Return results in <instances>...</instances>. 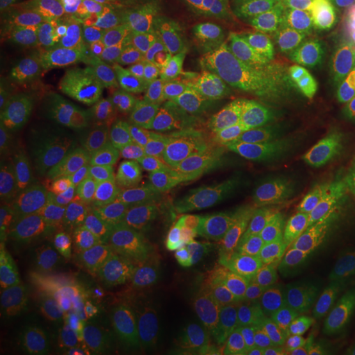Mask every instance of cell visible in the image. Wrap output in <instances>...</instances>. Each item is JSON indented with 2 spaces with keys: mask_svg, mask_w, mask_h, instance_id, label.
<instances>
[{
  "mask_svg": "<svg viewBox=\"0 0 355 355\" xmlns=\"http://www.w3.org/2000/svg\"><path fill=\"white\" fill-rule=\"evenodd\" d=\"M54 286L64 334L82 353L91 352L103 336L152 295L144 270L112 257L67 261Z\"/></svg>",
  "mask_w": 355,
  "mask_h": 355,
  "instance_id": "1",
  "label": "cell"
},
{
  "mask_svg": "<svg viewBox=\"0 0 355 355\" xmlns=\"http://www.w3.org/2000/svg\"><path fill=\"white\" fill-rule=\"evenodd\" d=\"M207 177L179 132L136 139L117 166L128 189L174 211H186L202 198Z\"/></svg>",
  "mask_w": 355,
  "mask_h": 355,
  "instance_id": "2",
  "label": "cell"
},
{
  "mask_svg": "<svg viewBox=\"0 0 355 355\" xmlns=\"http://www.w3.org/2000/svg\"><path fill=\"white\" fill-rule=\"evenodd\" d=\"M92 229L116 248L159 259L177 250V224L161 218L112 186H101L89 203Z\"/></svg>",
  "mask_w": 355,
  "mask_h": 355,
  "instance_id": "3",
  "label": "cell"
},
{
  "mask_svg": "<svg viewBox=\"0 0 355 355\" xmlns=\"http://www.w3.org/2000/svg\"><path fill=\"white\" fill-rule=\"evenodd\" d=\"M320 20L318 0H293L263 16L242 20L243 48L254 49L266 64H303Z\"/></svg>",
  "mask_w": 355,
  "mask_h": 355,
  "instance_id": "4",
  "label": "cell"
},
{
  "mask_svg": "<svg viewBox=\"0 0 355 355\" xmlns=\"http://www.w3.org/2000/svg\"><path fill=\"white\" fill-rule=\"evenodd\" d=\"M67 212V200L57 189L41 186L19 196L1 221L0 245L21 263L35 261L57 241Z\"/></svg>",
  "mask_w": 355,
  "mask_h": 355,
  "instance_id": "5",
  "label": "cell"
},
{
  "mask_svg": "<svg viewBox=\"0 0 355 355\" xmlns=\"http://www.w3.org/2000/svg\"><path fill=\"white\" fill-rule=\"evenodd\" d=\"M80 123L87 141L124 136L157 124L168 125L182 110L177 96L162 99L108 94L78 105Z\"/></svg>",
  "mask_w": 355,
  "mask_h": 355,
  "instance_id": "6",
  "label": "cell"
},
{
  "mask_svg": "<svg viewBox=\"0 0 355 355\" xmlns=\"http://www.w3.org/2000/svg\"><path fill=\"white\" fill-rule=\"evenodd\" d=\"M180 311L165 295H150L95 343L92 355L139 353L166 331L177 328Z\"/></svg>",
  "mask_w": 355,
  "mask_h": 355,
  "instance_id": "7",
  "label": "cell"
},
{
  "mask_svg": "<svg viewBox=\"0 0 355 355\" xmlns=\"http://www.w3.org/2000/svg\"><path fill=\"white\" fill-rule=\"evenodd\" d=\"M86 136L78 105L45 116L31 128L19 148L20 157L29 165L49 168L76 155Z\"/></svg>",
  "mask_w": 355,
  "mask_h": 355,
  "instance_id": "8",
  "label": "cell"
},
{
  "mask_svg": "<svg viewBox=\"0 0 355 355\" xmlns=\"http://www.w3.org/2000/svg\"><path fill=\"white\" fill-rule=\"evenodd\" d=\"M28 15L76 26L92 42L121 36L130 26L120 0H57L33 8Z\"/></svg>",
  "mask_w": 355,
  "mask_h": 355,
  "instance_id": "9",
  "label": "cell"
},
{
  "mask_svg": "<svg viewBox=\"0 0 355 355\" xmlns=\"http://www.w3.org/2000/svg\"><path fill=\"white\" fill-rule=\"evenodd\" d=\"M299 259L322 266L354 263L355 209L336 202L321 211Z\"/></svg>",
  "mask_w": 355,
  "mask_h": 355,
  "instance_id": "10",
  "label": "cell"
},
{
  "mask_svg": "<svg viewBox=\"0 0 355 355\" xmlns=\"http://www.w3.org/2000/svg\"><path fill=\"white\" fill-rule=\"evenodd\" d=\"M308 61L318 71L343 110L355 107V46L331 33L316 31L306 49Z\"/></svg>",
  "mask_w": 355,
  "mask_h": 355,
  "instance_id": "11",
  "label": "cell"
},
{
  "mask_svg": "<svg viewBox=\"0 0 355 355\" xmlns=\"http://www.w3.org/2000/svg\"><path fill=\"white\" fill-rule=\"evenodd\" d=\"M19 16H23L24 20L12 26L8 33L3 69L26 54L78 51L92 42L85 32L71 24L40 19L26 12Z\"/></svg>",
  "mask_w": 355,
  "mask_h": 355,
  "instance_id": "12",
  "label": "cell"
},
{
  "mask_svg": "<svg viewBox=\"0 0 355 355\" xmlns=\"http://www.w3.org/2000/svg\"><path fill=\"white\" fill-rule=\"evenodd\" d=\"M321 209L309 208L291 200H275L262 223L258 241L274 253L299 259Z\"/></svg>",
  "mask_w": 355,
  "mask_h": 355,
  "instance_id": "13",
  "label": "cell"
},
{
  "mask_svg": "<svg viewBox=\"0 0 355 355\" xmlns=\"http://www.w3.org/2000/svg\"><path fill=\"white\" fill-rule=\"evenodd\" d=\"M130 38L136 51L135 64L110 94L174 99L177 92L166 80L164 41L145 31Z\"/></svg>",
  "mask_w": 355,
  "mask_h": 355,
  "instance_id": "14",
  "label": "cell"
},
{
  "mask_svg": "<svg viewBox=\"0 0 355 355\" xmlns=\"http://www.w3.org/2000/svg\"><path fill=\"white\" fill-rule=\"evenodd\" d=\"M168 127L184 136L191 152L208 175L236 177L239 167L227 135L207 123L202 116L180 110Z\"/></svg>",
  "mask_w": 355,
  "mask_h": 355,
  "instance_id": "15",
  "label": "cell"
},
{
  "mask_svg": "<svg viewBox=\"0 0 355 355\" xmlns=\"http://www.w3.org/2000/svg\"><path fill=\"white\" fill-rule=\"evenodd\" d=\"M79 51V49H78ZM78 51L32 53L4 67L15 80L42 94H70L76 86Z\"/></svg>",
  "mask_w": 355,
  "mask_h": 355,
  "instance_id": "16",
  "label": "cell"
},
{
  "mask_svg": "<svg viewBox=\"0 0 355 355\" xmlns=\"http://www.w3.org/2000/svg\"><path fill=\"white\" fill-rule=\"evenodd\" d=\"M233 221L221 196L216 195L200 198L175 224L179 239L187 242L191 250H214L221 254L232 241Z\"/></svg>",
  "mask_w": 355,
  "mask_h": 355,
  "instance_id": "17",
  "label": "cell"
},
{
  "mask_svg": "<svg viewBox=\"0 0 355 355\" xmlns=\"http://www.w3.org/2000/svg\"><path fill=\"white\" fill-rule=\"evenodd\" d=\"M220 284V254L191 250L162 282L166 297L179 311L192 304Z\"/></svg>",
  "mask_w": 355,
  "mask_h": 355,
  "instance_id": "18",
  "label": "cell"
},
{
  "mask_svg": "<svg viewBox=\"0 0 355 355\" xmlns=\"http://www.w3.org/2000/svg\"><path fill=\"white\" fill-rule=\"evenodd\" d=\"M225 135L242 177L262 187H280L291 183L297 167L288 158L268 152L239 128H229Z\"/></svg>",
  "mask_w": 355,
  "mask_h": 355,
  "instance_id": "19",
  "label": "cell"
},
{
  "mask_svg": "<svg viewBox=\"0 0 355 355\" xmlns=\"http://www.w3.org/2000/svg\"><path fill=\"white\" fill-rule=\"evenodd\" d=\"M265 283L258 246L239 239L229 242L220 255V284L224 290L241 299Z\"/></svg>",
  "mask_w": 355,
  "mask_h": 355,
  "instance_id": "20",
  "label": "cell"
},
{
  "mask_svg": "<svg viewBox=\"0 0 355 355\" xmlns=\"http://www.w3.org/2000/svg\"><path fill=\"white\" fill-rule=\"evenodd\" d=\"M240 312L239 299L232 296L221 284H218L180 311L178 328L225 333L233 327Z\"/></svg>",
  "mask_w": 355,
  "mask_h": 355,
  "instance_id": "21",
  "label": "cell"
},
{
  "mask_svg": "<svg viewBox=\"0 0 355 355\" xmlns=\"http://www.w3.org/2000/svg\"><path fill=\"white\" fill-rule=\"evenodd\" d=\"M23 324L32 355H67L61 318L46 297L37 296L28 304Z\"/></svg>",
  "mask_w": 355,
  "mask_h": 355,
  "instance_id": "22",
  "label": "cell"
},
{
  "mask_svg": "<svg viewBox=\"0 0 355 355\" xmlns=\"http://www.w3.org/2000/svg\"><path fill=\"white\" fill-rule=\"evenodd\" d=\"M313 73L309 61L291 66L263 62L250 79L249 87L265 89L290 110L311 82Z\"/></svg>",
  "mask_w": 355,
  "mask_h": 355,
  "instance_id": "23",
  "label": "cell"
},
{
  "mask_svg": "<svg viewBox=\"0 0 355 355\" xmlns=\"http://www.w3.org/2000/svg\"><path fill=\"white\" fill-rule=\"evenodd\" d=\"M236 16L224 8L211 10L190 51L216 60L243 48L242 21L234 20Z\"/></svg>",
  "mask_w": 355,
  "mask_h": 355,
  "instance_id": "24",
  "label": "cell"
},
{
  "mask_svg": "<svg viewBox=\"0 0 355 355\" xmlns=\"http://www.w3.org/2000/svg\"><path fill=\"white\" fill-rule=\"evenodd\" d=\"M220 196L232 218L245 227L262 225L275 202L262 186L243 177L229 182Z\"/></svg>",
  "mask_w": 355,
  "mask_h": 355,
  "instance_id": "25",
  "label": "cell"
},
{
  "mask_svg": "<svg viewBox=\"0 0 355 355\" xmlns=\"http://www.w3.org/2000/svg\"><path fill=\"white\" fill-rule=\"evenodd\" d=\"M263 64L261 55L252 48H241L224 57L212 60L204 82L211 92H224L249 85Z\"/></svg>",
  "mask_w": 355,
  "mask_h": 355,
  "instance_id": "26",
  "label": "cell"
},
{
  "mask_svg": "<svg viewBox=\"0 0 355 355\" xmlns=\"http://www.w3.org/2000/svg\"><path fill=\"white\" fill-rule=\"evenodd\" d=\"M338 282L340 274L337 268L311 265L288 293L292 311H302L324 318L327 304Z\"/></svg>",
  "mask_w": 355,
  "mask_h": 355,
  "instance_id": "27",
  "label": "cell"
},
{
  "mask_svg": "<svg viewBox=\"0 0 355 355\" xmlns=\"http://www.w3.org/2000/svg\"><path fill=\"white\" fill-rule=\"evenodd\" d=\"M76 74L78 91L89 101L110 94L112 89L110 55L101 42H89L78 51Z\"/></svg>",
  "mask_w": 355,
  "mask_h": 355,
  "instance_id": "28",
  "label": "cell"
},
{
  "mask_svg": "<svg viewBox=\"0 0 355 355\" xmlns=\"http://www.w3.org/2000/svg\"><path fill=\"white\" fill-rule=\"evenodd\" d=\"M329 167V161L321 155L300 166L292 179L287 199L304 207L322 209V207L330 202L327 191Z\"/></svg>",
  "mask_w": 355,
  "mask_h": 355,
  "instance_id": "29",
  "label": "cell"
},
{
  "mask_svg": "<svg viewBox=\"0 0 355 355\" xmlns=\"http://www.w3.org/2000/svg\"><path fill=\"white\" fill-rule=\"evenodd\" d=\"M290 110L265 89L249 87L246 101L234 127L241 130H262L279 123L290 121Z\"/></svg>",
  "mask_w": 355,
  "mask_h": 355,
  "instance_id": "30",
  "label": "cell"
},
{
  "mask_svg": "<svg viewBox=\"0 0 355 355\" xmlns=\"http://www.w3.org/2000/svg\"><path fill=\"white\" fill-rule=\"evenodd\" d=\"M340 282L331 293L324 318L345 337L355 333V262L338 267Z\"/></svg>",
  "mask_w": 355,
  "mask_h": 355,
  "instance_id": "31",
  "label": "cell"
},
{
  "mask_svg": "<svg viewBox=\"0 0 355 355\" xmlns=\"http://www.w3.org/2000/svg\"><path fill=\"white\" fill-rule=\"evenodd\" d=\"M230 355H284L283 333L274 321H248L239 330Z\"/></svg>",
  "mask_w": 355,
  "mask_h": 355,
  "instance_id": "32",
  "label": "cell"
},
{
  "mask_svg": "<svg viewBox=\"0 0 355 355\" xmlns=\"http://www.w3.org/2000/svg\"><path fill=\"white\" fill-rule=\"evenodd\" d=\"M275 324L279 327L284 337L299 345L334 340L343 336L333 329L325 318L302 311L291 309Z\"/></svg>",
  "mask_w": 355,
  "mask_h": 355,
  "instance_id": "33",
  "label": "cell"
},
{
  "mask_svg": "<svg viewBox=\"0 0 355 355\" xmlns=\"http://www.w3.org/2000/svg\"><path fill=\"white\" fill-rule=\"evenodd\" d=\"M242 315L277 322L291 311L288 295L265 283L239 299Z\"/></svg>",
  "mask_w": 355,
  "mask_h": 355,
  "instance_id": "34",
  "label": "cell"
},
{
  "mask_svg": "<svg viewBox=\"0 0 355 355\" xmlns=\"http://www.w3.org/2000/svg\"><path fill=\"white\" fill-rule=\"evenodd\" d=\"M258 258L265 282L284 293H290L299 279L309 270L311 265L299 262L265 248H258Z\"/></svg>",
  "mask_w": 355,
  "mask_h": 355,
  "instance_id": "35",
  "label": "cell"
},
{
  "mask_svg": "<svg viewBox=\"0 0 355 355\" xmlns=\"http://www.w3.org/2000/svg\"><path fill=\"white\" fill-rule=\"evenodd\" d=\"M212 60L192 51H170L165 54V76L174 91L193 82L204 80Z\"/></svg>",
  "mask_w": 355,
  "mask_h": 355,
  "instance_id": "36",
  "label": "cell"
},
{
  "mask_svg": "<svg viewBox=\"0 0 355 355\" xmlns=\"http://www.w3.org/2000/svg\"><path fill=\"white\" fill-rule=\"evenodd\" d=\"M248 91L249 85L232 91L212 92L199 116H202L207 123L215 128L229 129L234 127L243 103L246 101Z\"/></svg>",
  "mask_w": 355,
  "mask_h": 355,
  "instance_id": "37",
  "label": "cell"
},
{
  "mask_svg": "<svg viewBox=\"0 0 355 355\" xmlns=\"http://www.w3.org/2000/svg\"><path fill=\"white\" fill-rule=\"evenodd\" d=\"M26 290V275L21 262L0 245V305L7 312L21 304Z\"/></svg>",
  "mask_w": 355,
  "mask_h": 355,
  "instance_id": "38",
  "label": "cell"
},
{
  "mask_svg": "<svg viewBox=\"0 0 355 355\" xmlns=\"http://www.w3.org/2000/svg\"><path fill=\"white\" fill-rule=\"evenodd\" d=\"M320 155L330 164L355 155V107L346 110L334 130L321 140Z\"/></svg>",
  "mask_w": 355,
  "mask_h": 355,
  "instance_id": "39",
  "label": "cell"
},
{
  "mask_svg": "<svg viewBox=\"0 0 355 355\" xmlns=\"http://www.w3.org/2000/svg\"><path fill=\"white\" fill-rule=\"evenodd\" d=\"M177 353L180 355H230L225 333L204 330H180Z\"/></svg>",
  "mask_w": 355,
  "mask_h": 355,
  "instance_id": "40",
  "label": "cell"
},
{
  "mask_svg": "<svg viewBox=\"0 0 355 355\" xmlns=\"http://www.w3.org/2000/svg\"><path fill=\"white\" fill-rule=\"evenodd\" d=\"M321 139L311 128L291 121L287 157L297 168L320 153Z\"/></svg>",
  "mask_w": 355,
  "mask_h": 355,
  "instance_id": "41",
  "label": "cell"
},
{
  "mask_svg": "<svg viewBox=\"0 0 355 355\" xmlns=\"http://www.w3.org/2000/svg\"><path fill=\"white\" fill-rule=\"evenodd\" d=\"M330 101H336V99L333 98L331 92L327 87L322 78L315 70L311 82L306 85L302 95L297 98V101L290 108V119H291V121L306 125L309 112L318 104L330 102Z\"/></svg>",
  "mask_w": 355,
  "mask_h": 355,
  "instance_id": "42",
  "label": "cell"
},
{
  "mask_svg": "<svg viewBox=\"0 0 355 355\" xmlns=\"http://www.w3.org/2000/svg\"><path fill=\"white\" fill-rule=\"evenodd\" d=\"M329 200L343 202L355 195V161L352 158L330 164L327 177Z\"/></svg>",
  "mask_w": 355,
  "mask_h": 355,
  "instance_id": "43",
  "label": "cell"
},
{
  "mask_svg": "<svg viewBox=\"0 0 355 355\" xmlns=\"http://www.w3.org/2000/svg\"><path fill=\"white\" fill-rule=\"evenodd\" d=\"M343 114L345 110L336 101L321 103L308 114L306 127L311 128L322 140L337 127Z\"/></svg>",
  "mask_w": 355,
  "mask_h": 355,
  "instance_id": "44",
  "label": "cell"
},
{
  "mask_svg": "<svg viewBox=\"0 0 355 355\" xmlns=\"http://www.w3.org/2000/svg\"><path fill=\"white\" fill-rule=\"evenodd\" d=\"M167 0H120L127 11L129 24L139 31H149L155 15Z\"/></svg>",
  "mask_w": 355,
  "mask_h": 355,
  "instance_id": "45",
  "label": "cell"
},
{
  "mask_svg": "<svg viewBox=\"0 0 355 355\" xmlns=\"http://www.w3.org/2000/svg\"><path fill=\"white\" fill-rule=\"evenodd\" d=\"M0 355H32L24 324L3 322L0 336Z\"/></svg>",
  "mask_w": 355,
  "mask_h": 355,
  "instance_id": "46",
  "label": "cell"
},
{
  "mask_svg": "<svg viewBox=\"0 0 355 355\" xmlns=\"http://www.w3.org/2000/svg\"><path fill=\"white\" fill-rule=\"evenodd\" d=\"M170 12L173 13L178 26H191L202 29L209 15L208 8L192 4L189 0H167L166 1Z\"/></svg>",
  "mask_w": 355,
  "mask_h": 355,
  "instance_id": "47",
  "label": "cell"
},
{
  "mask_svg": "<svg viewBox=\"0 0 355 355\" xmlns=\"http://www.w3.org/2000/svg\"><path fill=\"white\" fill-rule=\"evenodd\" d=\"M290 121L279 123L277 125L259 130L254 139L258 141L266 150L282 158H288V137H290Z\"/></svg>",
  "mask_w": 355,
  "mask_h": 355,
  "instance_id": "48",
  "label": "cell"
},
{
  "mask_svg": "<svg viewBox=\"0 0 355 355\" xmlns=\"http://www.w3.org/2000/svg\"><path fill=\"white\" fill-rule=\"evenodd\" d=\"M175 92H177L178 103L180 108L191 114H202L204 105L207 104L212 94L204 80L193 82L187 86H183Z\"/></svg>",
  "mask_w": 355,
  "mask_h": 355,
  "instance_id": "49",
  "label": "cell"
},
{
  "mask_svg": "<svg viewBox=\"0 0 355 355\" xmlns=\"http://www.w3.org/2000/svg\"><path fill=\"white\" fill-rule=\"evenodd\" d=\"M297 355H355V343L340 336L334 340L304 343L299 346Z\"/></svg>",
  "mask_w": 355,
  "mask_h": 355,
  "instance_id": "50",
  "label": "cell"
},
{
  "mask_svg": "<svg viewBox=\"0 0 355 355\" xmlns=\"http://www.w3.org/2000/svg\"><path fill=\"white\" fill-rule=\"evenodd\" d=\"M23 192L16 182V178L13 177L11 170L6 162H1L0 170V221H4L7 216L10 215L13 205L19 196Z\"/></svg>",
  "mask_w": 355,
  "mask_h": 355,
  "instance_id": "51",
  "label": "cell"
},
{
  "mask_svg": "<svg viewBox=\"0 0 355 355\" xmlns=\"http://www.w3.org/2000/svg\"><path fill=\"white\" fill-rule=\"evenodd\" d=\"M179 328L166 331L158 337L154 343L139 352V355H175L177 354L178 340H179Z\"/></svg>",
  "mask_w": 355,
  "mask_h": 355,
  "instance_id": "52",
  "label": "cell"
},
{
  "mask_svg": "<svg viewBox=\"0 0 355 355\" xmlns=\"http://www.w3.org/2000/svg\"><path fill=\"white\" fill-rule=\"evenodd\" d=\"M33 0H0V19L6 24L26 11Z\"/></svg>",
  "mask_w": 355,
  "mask_h": 355,
  "instance_id": "53",
  "label": "cell"
},
{
  "mask_svg": "<svg viewBox=\"0 0 355 355\" xmlns=\"http://www.w3.org/2000/svg\"><path fill=\"white\" fill-rule=\"evenodd\" d=\"M227 7H234L237 10L241 8H254L262 4H266L270 0H220Z\"/></svg>",
  "mask_w": 355,
  "mask_h": 355,
  "instance_id": "54",
  "label": "cell"
},
{
  "mask_svg": "<svg viewBox=\"0 0 355 355\" xmlns=\"http://www.w3.org/2000/svg\"><path fill=\"white\" fill-rule=\"evenodd\" d=\"M192 4H196L199 7L208 8V10H217V8H224L225 6L220 0H189Z\"/></svg>",
  "mask_w": 355,
  "mask_h": 355,
  "instance_id": "55",
  "label": "cell"
},
{
  "mask_svg": "<svg viewBox=\"0 0 355 355\" xmlns=\"http://www.w3.org/2000/svg\"><path fill=\"white\" fill-rule=\"evenodd\" d=\"M343 202V203L347 204V205H350L353 209H355V195L350 196V198H347V199H345Z\"/></svg>",
  "mask_w": 355,
  "mask_h": 355,
  "instance_id": "56",
  "label": "cell"
},
{
  "mask_svg": "<svg viewBox=\"0 0 355 355\" xmlns=\"http://www.w3.org/2000/svg\"><path fill=\"white\" fill-rule=\"evenodd\" d=\"M347 338H350V340H352V341H354V343H355V333H353V334H352V336H349V337H347Z\"/></svg>",
  "mask_w": 355,
  "mask_h": 355,
  "instance_id": "57",
  "label": "cell"
},
{
  "mask_svg": "<svg viewBox=\"0 0 355 355\" xmlns=\"http://www.w3.org/2000/svg\"><path fill=\"white\" fill-rule=\"evenodd\" d=\"M123 355H139L137 353H130V354H123Z\"/></svg>",
  "mask_w": 355,
  "mask_h": 355,
  "instance_id": "58",
  "label": "cell"
},
{
  "mask_svg": "<svg viewBox=\"0 0 355 355\" xmlns=\"http://www.w3.org/2000/svg\"><path fill=\"white\" fill-rule=\"evenodd\" d=\"M175 355H180V354H178V353H177V354H175Z\"/></svg>",
  "mask_w": 355,
  "mask_h": 355,
  "instance_id": "59",
  "label": "cell"
}]
</instances>
